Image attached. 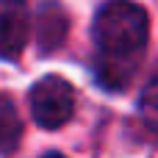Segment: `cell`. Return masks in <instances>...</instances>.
<instances>
[{
  "instance_id": "cell-1",
  "label": "cell",
  "mask_w": 158,
  "mask_h": 158,
  "mask_svg": "<svg viewBox=\"0 0 158 158\" xmlns=\"http://www.w3.org/2000/svg\"><path fill=\"white\" fill-rule=\"evenodd\" d=\"M94 44L97 83L108 92H119L133 81L139 61L144 56L150 22L147 11L133 0H108L94 14Z\"/></svg>"
},
{
  "instance_id": "cell-2",
  "label": "cell",
  "mask_w": 158,
  "mask_h": 158,
  "mask_svg": "<svg viewBox=\"0 0 158 158\" xmlns=\"http://www.w3.org/2000/svg\"><path fill=\"white\" fill-rule=\"evenodd\" d=\"M28 100H31V114H33L36 125H42L47 131H56L72 119L75 92L58 75H47V78L36 81Z\"/></svg>"
},
{
  "instance_id": "cell-3",
  "label": "cell",
  "mask_w": 158,
  "mask_h": 158,
  "mask_svg": "<svg viewBox=\"0 0 158 158\" xmlns=\"http://www.w3.org/2000/svg\"><path fill=\"white\" fill-rule=\"evenodd\" d=\"M28 8L22 0H0V58L17 61L28 44Z\"/></svg>"
},
{
  "instance_id": "cell-4",
  "label": "cell",
  "mask_w": 158,
  "mask_h": 158,
  "mask_svg": "<svg viewBox=\"0 0 158 158\" xmlns=\"http://www.w3.org/2000/svg\"><path fill=\"white\" fill-rule=\"evenodd\" d=\"M36 36H39V47L44 53L56 50L64 42V36H67V14L56 3H47L39 11V31H36Z\"/></svg>"
},
{
  "instance_id": "cell-5",
  "label": "cell",
  "mask_w": 158,
  "mask_h": 158,
  "mask_svg": "<svg viewBox=\"0 0 158 158\" xmlns=\"http://www.w3.org/2000/svg\"><path fill=\"white\" fill-rule=\"evenodd\" d=\"M22 139V119L8 97L0 94V156H8L17 150Z\"/></svg>"
},
{
  "instance_id": "cell-6",
  "label": "cell",
  "mask_w": 158,
  "mask_h": 158,
  "mask_svg": "<svg viewBox=\"0 0 158 158\" xmlns=\"http://www.w3.org/2000/svg\"><path fill=\"white\" fill-rule=\"evenodd\" d=\"M139 111H142V119L144 125L158 136V78L150 81L142 92V100H139Z\"/></svg>"
},
{
  "instance_id": "cell-7",
  "label": "cell",
  "mask_w": 158,
  "mask_h": 158,
  "mask_svg": "<svg viewBox=\"0 0 158 158\" xmlns=\"http://www.w3.org/2000/svg\"><path fill=\"white\" fill-rule=\"evenodd\" d=\"M44 158H67V156H61V153H47Z\"/></svg>"
}]
</instances>
